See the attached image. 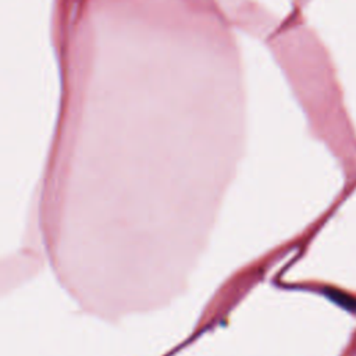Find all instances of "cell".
I'll use <instances>...</instances> for the list:
<instances>
[{
    "label": "cell",
    "instance_id": "1",
    "mask_svg": "<svg viewBox=\"0 0 356 356\" xmlns=\"http://www.w3.org/2000/svg\"><path fill=\"white\" fill-rule=\"evenodd\" d=\"M325 295L327 298H330L335 305H338L339 307L350 312V313H356V298L338 291V289H325Z\"/></svg>",
    "mask_w": 356,
    "mask_h": 356
}]
</instances>
